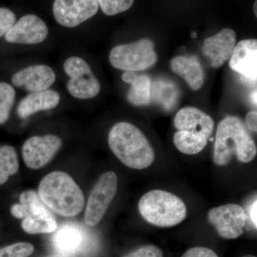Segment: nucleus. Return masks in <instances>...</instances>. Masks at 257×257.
<instances>
[{"instance_id":"nucleus-35","label":"nucleus","mask_w":257,"mask_h":257,"mask_svg":"<svg viewBox=\"0 0 257 257\" xmlns=\"http://www.w3.org/2000/svg\"><path fill=\"white\" fill-rule=\"evenodd\" d=\"M242 257H256V256H253V255H245V256H243Z\"/></svg>"},{"instance_id":"nucleus-10","label":"nucleus","mask_w":257,"mask_h":257,"mask_svg":"<svg viewBox=\"0 0 257 257\" xmlns=\"http://www.w3.org/2000/svg\"><path fill=\"white\" fill-rule=\"evenodd\" d=\"M62 145V140L57 135L32 137L23 146L24 162L29 168L39 170L54 158Z\"/></svg>"},{"instance_id":"nucleus-20","label":"nucleus","mask_w":257,"mask_h":257,"mask_svg":"<svg viewBox=\"0 0 257 257\" xmlns=\"http://www.w3.org/2000/svg\"><path fill=\"white\" fill-rule=\"evenodd\" d=\"M180 92L177 85L167 79H157L152 84V103L171 111L178 102Z\"/></svg>"},{"instance_id":"nucleus-22","label":"nucleus","mask_w":257,"mask_h":257,"mask_svg":"<svg viewBox=\"0 0 257 257\" xmlns=\"http://www.w3.org/2000/svg\"><path fill=\"white\" fill-rule=\"evenodd\" d=\"M209 138L187 131H177L174 135V143L177 150L185 155L199 153L207 145Z\"/></svg>"},{"instance_id":"nucleus-18","label":"nucleus","mask_w":257,"mask_h":257,"mask_svg":"<svg viewBox=\"0 0 257 257\" xmlns=\"http://www.w3.org/2000/svg\"><path fill=\"white\" fill-rule=\"evenodd\" d=\"M60 101V94L53 89L31 92L20 101L17 111L20 117L26 118L40 111L54 109Z\"/></svg>"},{"instance_id":"nucleus-13","label":"nucleus","mask_w":257,"mask_h":257,"mask_svg":"<svg viewBox=\"0 0 257 257\" xmlns=\"http://www.w3.org/2000/svg\"><path fill=\"white\" fill-rule=\"evenodd\" d=\"M230 68L237 72L246 82L256 84L257 79V40H244L236 45L230 57Z\"/></svg>"},{"instance_id":"nucleus-16","label":"nucleus","mask_w":257,"mask_h":257,"mask_svg":"<svg viewBox=\"0 0 257 257\" xmlns=\"http://www.w3.org/2000/svg\"><path fill=\"white\" fill-rule=\"evenodd\" d=\"M174 124L179 131H187L209 138L214 131V120L197 108H182L176 114Z\"/></svg>"},{"instance_id":"nucleus-17","label":"nucleus","mask_w":257,"mask_h":257,"mask_svg":"<svg viewBox=\"0 0 257 257\" xmlns=\"http://www.w3.org/2000/svg\"><path fill=\"white\" fill-rule=\"evenodd\" d=\"M170 67L172 72L183 78L193 90H199L204 84V69L197 56L176 57L171 61Z\"/></svg>"},{"instance_id":"nucleus-24","label":"nucleus","mask_w":257,"mask_h":257,"mask_svg":"<svg viewBox=\"0 0 257 257\" xmlns=\"http://www.w3.org/2000/svg\"><path fill=\"white\" fill-rule=\"evenodd\" d=\"M16 92L13 86L6 82H0V124L9 119L10 111L14 105Z\"/></svg>"},{"instance_id":"nucleus-23","label":"nucleus","mask_w":257,"mask_h":257,"mask_svg":"<svg viewBox=\"0 0 257 257\" xmlns=\"http://www.w3.org/2000/svg\"><path fill=\"white\" fill-rule=\"evenodd\" d=\"M20 168L18 153L10 145L0 147V185L4 184L10 176L14 175Z\"/></svg>"},{"instance_id":"nucleus-2","label":"nucleus","mask_w":257,"mask_h":257,"mask_svg":"<svg viewBox=\"0 0 257 257\" xmlns=\"http://www.w3.org/2000/svg\"><path fill=\"white\" fill-rule=\"evenodd\" d=\"M38 194L49 209L65 217L77 216L85 204L82 189L63 172L57 171L45 176L39 185Z\"/></svg>"},{"instance_id":"nucleus-1","label":"nucleus","mask_w":257,"mask_h":257,"mask_svg":"<svg viewBox=\"0 0 257 257\" xmlns=\"http://www.w3.org/2000/svg\"><path fill=\"white\" fill-rule=\"evenodd\" d=\"M256 154V144L239 118L227 116L221 120L214 146L213 158L216 165H228L234 156L239 162L248 163L254 160Z\"/></svg>"},{"instance_id":"nucleus-5","label":"nucleus","mask_w":257,"mask_h":257,"mask_svg":"<svg viewBox=\"0 0 257 257\" xmlns=\"http://www.w3.org/2000/svg\"><path fill=\"white\" fill-rule=\"evenodd\" d=\"M20 202L11 207V214L17 219H23L24 231L31 234H49L57 229L55 216L35 191L22 193Z\"/></svg>"},{"instance_id":"nucleus-9","label":"nucleus","mask_w":257,"mask_h":257,"mask_svg":"<svg viewBox=\"0 0 257 257\" xmlns=\"http://www.w3.org/2000/svg\"><path fill=\"white\" fill-rule=\"evenodd\" d=\"M208 221L221 237L234 239L243 234V228L247 224V215L241 206L228 204L210 209Z\"/></svg>"},{"instance_id":"nucleus-6","label":"nucleus","mask_w":257,"mask_h":257,"mask_svg":"<svg viewBox=\"0 0 257 257\" xmlns=\"http://www.w3.org/2000/svg\"><path fill=\"white\" fill-rule=\"evenodd\" d=\"M155 44L149 39L114 47L109 54V61L114 68L137 72L153 67L157 62Z\"/></svg>"},{"instance_id":"nucleus-14","label":"nucleus","mask_w":257,"mask_h":257,"mask_svg":"<svg viewBox=\"0 0 257 257\" xmlns=\"http://www.w3.org/2000/svg\"><path fill=\"white\" fill-rule=\"evenodd\" d=\"M236 45V32L231 29L224 28L204 40L202 53L210 60L213 68H219L229 60Z\"/></svg>"},{"instance_id":"nucleus-8","label":"nucleus","mask_w":257,"mask_h":257,"mask_svg":"<svg viewBox=\"0 0 257 257\" xmlns=\"http://www.w3.org/2000/svg\"><path fill=\"white\" fill-rule=\"evenodd\" d=\"M117 192V177L114 172L103 174L90 193L84 214L89 226L99 224Z\"/></svg>"},{"instance_id":"nucleus-3","label":"nucleus","mask_w":257,"mask_h":257,"mask_svg":"<svg viewBox=\"0 0 257 257\" xmlns=\"http://www.w3.org/2000/svg\"><path fill=\"white\" fill-rule=\"evenodd\" d=\"M108 143L115 156L130 168L144 170L155 161V152L146 137L130 123L115 124L109 132Z\"/></svg>"},{"instance_id":"nucleus-28","label":"nucleus","mask_w":257,"mask_h":257,"mask_svg":"<svg viewBox=\"0 0 257 257\" xmlns=\"http://www.w3.org/2000/svg\"><path fill=\"white\" fill-rule=\"evenodd\" d=\"M123 257H163L162 250L155 245H147Z\"/></svg>"},{"instance_id":"nucleus-32","label":"nucleus","mask_w":257,"mask_h":257,"mask_svg":"<svg viewBox=\"0 0 257 257\" xmlns=\"http://www.w3.org/2000/svg\"><path fill=\"white\" fill-rule=\"evenodd\" d=\"M256 90L255 89L251 94V101L253 105L256 106Z\"/></svg>"},{"instance_id":"nucleus-33","label":"nucleus","mask_w":257,"mask_h":257,"mask_svg":"<svg viewBox=\"0 0 257 257\" xmlns=\"http://www.w3.org/2000/svg\"><path fill=\"white\" fill-rule=\"evenodd\" d=\"M257 2L256 0L255 1L254 5H253V11H254V14L257 16V10H256V6H257Z\"/></svg>"},{"instance_id":"nucleus-12","label":"nucleus","mask_w":257,"mask_h":257,"mask_svg":"<svg viewBox=\"0 0 257 257\" xmlns=\"http://www.w3.org/2000/svg\"><path fill=\"white\" fill-rule=\"evenodd\" d=\"M48 28L45 22L35 15L22 17L5 36L9 43L37 45L48 36Z\"/></svg>"},{"instance_id":"nucleus-7","label":"nucleus","mask_w":257,"mask_h":257,"mask_svg":"<svg viewBox=\"0 0 257 257\" xmlns=\"http://www.w3.org/2000/svg\"><path fill=\"white\" fill-rule=\"evenodd\" d=\"M64 70L69 77L67 87L73 97L92 99L100 92V82L93 73L89 64L81 57L67 59L64 63Z\"/></svg>"},{"instance_id":"nucleus-34","label":"nucleus","mask_w":257,"mask_h":257,"mask_svg":"<svg viewBox=\"0 0 257 257\" xmlns=\"http://www.w3.org/2000/svg\"><path fill=\"white\" fill-rule=\"evenodd\" d=\"M191 36L193 37V38H196L197 37V33L195 32H193Z\"/></svg>"},{"instance_id":"nucleus-27","label":"nucleus","mask_w":257,"mask_h":257,"mask_svg":"<svg viewBox=\"0 0 257 257\" xmlns=\"http://www.w3.org/2000/svg\"><path fill=\"white\" fill-rule=\"evenodd\" d=\"M16 23V15L8 8H0V37L4 36Z\"/></svg>"},{"instance_id":"nucleus-31","label":"nucleus","mask_w":257,"mask_h":257,"mask_svg":"<svg viewBox=\"0 0 257 257\" xmlns=\"http://www.w3.org/2000/svg\"><path fill=\"white\" fill-rule=\"evenodd\" d=\"M256 209L257 201L256 199H255L254 202H253L252 205H251V209H250V218H251V220L256 229L257 228Z\"/></svg>"},{"instance_id":"nucleus-30","label":"nucleus","mask_w":257,"mask_h":257,"mask_svg":"<svg viewBox=\"0 0 257 257\" xmlns=\"http://www.w3.org/2000/svg\"><path fill=\"white\" fill-rule=\"evenodd\" d=\"M246 123L248 128L251 131L256 133L257 130V112L252 111L248 112L246 116Z\"/></svg>"},{"instance_id":"nucleus-15","label":"nucleus","mask_w":257,"mask_h":257,"mask_svg":"<svg viewBox=\"0 0 257 257\" xmlns=\"http://www.w3.org/2000/svg\"><path fill=\"white\" fill-rule=\"evenodd\" d=\"M55 80L56 74L53 69L43 64L30 66L21 69L12 78L15 86L31 92L46 90Z\"/></svg>"},{"instance_id":"nucleus-19","label":"nucleus","mask_w":257,"mask_h":257,"mask_svg":"<svg viewBox=\"0 0 257 257\" xmlns=\"http://www.w3.org/2000/svg\"><path fill=\"white\" fill-rule=\"evenodd\" d=\"M124 82L131 84L127 99L134 106L149 105L152 103V79L149 76L138 75L134 72L125 71L121 76Z\"/></svg>"},{"instance_id":"nucleus-26","label":"nucleus","mask_w":257,"mask_h":257,"mask_svg":"<svg viewBox=\"0 0 257 257\" xmlns=\"http://www.w3.org/2000/svg\"><path fill=\"white\" fill-rule=\"evenodd\" d=\"M35 248L30 243H17L0 249V257H28Z\"/></svg>"},{"instance_id":"nucleus-11","label":"nucleus","mask_w":257,"mask_h":257,"mask_svg":"<svg viewBox=\"0 0 257 257\" xmlns=\"http://www.w3.org/2000/svg\"><path fill=\"white\" fill-rule=\"evenodd\" d=\"M99 7L97 0H55L52 11L57 23L73 28L94 17Z\"/></svg>"},{"instance_id":"nucleus-29","label":"nucleus","mask_w":257,"mask_h":257,"mask_svg":"<svg viewBox=\"0 0 257 257\" xmlns=\"http://www.w3.org/2000/svg\"><path fill=\"white\" fill-rule=\"evenodd\" d=\"M182 257H219L213 250L202 246L189 248Z\"/></svg>"},{"instance_id":"nucleus-25","label":"nucleus","mask_w":257,"mask_h":257,"mask_svg":"<svg viewBox=\"0 0 257 257\" xmlns=\"http://www.w3.org/2000/svg\"><path fill=\"white\" fill-rule=\"evenodd\" d=\"M101 11L107 16H114L127 11L133 7L135 0H97Z\"/></svg>"},{"instance_id":"nucleus-21","label":"nucleus","mask_w":257,"mask_h":257,"mask_svg":"<svg viewBox=\"0 0 257 257\" xmlns=\"http://www.w3.org/2000/svg\"><path fill=\"white\" fill-rule=\"evenodd\" d=\"M53 244L58 251L64 253H75L82 246V230L75 225H64L52 238Z\"/></svg>"},{"instance_id":"nucleus-4","label":"nucleus","mask_w":257,"mask_h":257,"mask_svg":"<svg viewBox=\"0 0 257 257\" xmlns=\"http://www.w3.org/2000/svg\"><path fill=\"white\" fill-rule=\"evenodd\" d=\"M139 210L147 222L160 227L180 224L187 214V207L180 198L160 189L144 194L139 202Z\"/></svg>"}]
</instances>
